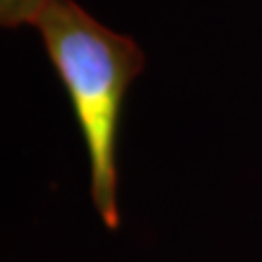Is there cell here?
<instances>
[{
  "instance_id": "obj_1",
  "label": "cell",
  "mask_w": 262,
  "mask_h": 262,
  "mask_svg": "<svg viewBox=\"0 0 262 262\" xmlns=\"http://www.w3.org/2000/svg\"><path fill=\"white\" fill-rule=\"evenodd\" d=\"M33 29L66 88L90 162V196L107 229H118V127L125 94L144 70L134 37L105 27L75 0H46Z\"/></svg>"
},
{
  "instance_id": "obj_2",
  "label": "cell",
  "mask_w": 262,
  "mask_h": 262,
  "mask_svg": "<svg viewBox=\"0 0 262 262\" xmlns=\"http://www.w3.org/2000/svg\"><path fill=\"white\" fill-rule=\"evenodd\" d=\"M46 0H0V24L5 29L33 27Z\"/></svg>"
}]
</instances>
